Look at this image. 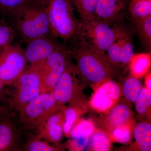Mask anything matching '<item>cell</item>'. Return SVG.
Listing matches in <instances>:
<instances>
[{
    "label": "cell",
    "instance_id": "1",
    "mask_svg": "<svg viewBox=\"0 0 151 151\" xmlns=\"http://www.w3.org/2000/svg\"><path fill=\"white\" fill-rule=\"evenodd\" d=\"M7 17L17 37L26 44L34 39L50 33L44 0H28Z\"/></svg>",
    "mask_w": 151,
    "mask_h": 151
},
{
    "label": "cell",
    "instance_id": "2",
    "mask_svg": "<svg viewBox=\"0 0 151 151\" xmlns=\"http://www.w3.org/2000/svg\"><path fill=\"white\" fill-rule=\"evenodd\" d=\"M74 42L73 48L68 50L76 62L82 81L97 86V88L116 76L117 68L111 64L106 53L98 52L79 41Z\"/></svg>",
    "mask_w": 151,
    "mask_h": 151
},
{
    "label": "cell",
    "instance_id": "3",
    "mask_svg": "<svg viewBox=\"0 0 151 151\" xmlns=\"http://www.w3.org/2000/svg\"><path fill=\"white\" fill-rule=\"evenodd\" d=\"M46 6L50 34L64 42L74 41L79 29L70 0H44Z\"/></svg>",
    "mask_w": 151,
    "mask_h": 151
},
{
    "label": "cell",
    "instance_id": "4",
    "mask_svg": "<svg viewBox=\"0 0 151 151\" xmlns=\"http://www.w3.org/2000/svg\"><path fill=\"white\" fill-rule=\"evenodd\" d=\"M79 29L76 40L102 53L118 38L127 32L120 27H112L99 19H79Z\"/></svg>",
    "mask_w": 151,
    "mask_h": 151
},
{
    "label": "cell",
    "instance_id": "5",
    "mask_svg": "<svg viewBox=\"0 0 151 151\" xmlns=\"http://www.w3.org/2000/svg\"><path fill=\"white\" fill-rule=\"evenodd\" d=\"M65 107L57 102L52 92H42L19 111L20 122L26 130L37 134L52 115Z\"/></svg>",
    "mask_w": 151,
    "mask_h": 151
},
{
    "label": "cell",
    "instance_id": "6",
    "mask_svg": "<svg viewBox=\"0 0 151 151\" xmlns=\"http://www.w3.org/2000/svg\"><path fill=\"white\" fill-rule=\"evenodd\" d=\"M81 77L76 66L70 61L52 91L57 102L81 108L84 111L85 100L81 89Z\"/></svg>",
    "mask_w": 151,
    "mask_h": 151
},
{
    "label": "cell",
    "instance_id": "7",
    "mask_svg": "<svg viewBox=\"0 0 151 151\" xmlns=\"http://www.w3.org/2000/svg\"><path fill=\"white\" fill-rule=\"evenodd\" d=\"M11 86L13 90L12 94H8L11 96L7 103L11 108L19 112L41 93L39 70L27 66Z\"/></svg>",
    "mask_w": 151,
    "mask_h": 151
},
{
    "label": "cell",
    "instance_id": "8",
    "mask_svg": "<svg viewBox=\"0 0 151 151\" xmlns=\"http://www.w3.org/2000/svg\"><path fill=\"white\" fill-rule=\"evenodd\" d=\"M68 49L60 45L39 70L41 92H51L70 61Z\"/></svg>",
    "mask_w": 151,
    "mask_h": 151
},
{
    "label": "cell",
    "instance_id": "9",
    "mask_svg": "<svg viewBox=\"0 0 151 151\" xmlns=\"http://www.w3.org/2000/svg\"><path fill=\"white\" fill-rule=\"evenodd\" d=\"M24 50L19 43H12L0 50V79L10 86L25 69Z\"/></svg>",
    "mask_w": 151,
    "mask_h": 151
},
{
    "label": "cell",
    "instance_id": "10",
    "mask_svg": "<svg viewBox=\"0 0 151 151\" xmlns=\"http://www.w3.org/2000/svg\"><path fill=\"white\" fill-rule=\"evenodd\" d=\"M122 94L119 84L110 79L96 88L89 101V106L97 112L106 113L119 102Z\"/></svg>",
    "mask_w": 151,
    "mask_h": 151
},
{
    "label": "cell",
    "instance_id": "11",
    "mask_svg": "<svg viewBox=\"0 0 151 151\" xmlns=\"http://www.w3.org/2000/svg\"><path fill=\"white\" fill-rule=\"evenodd\" d=\"M59 45L49 35L34 39L26 44L24 55L29 65L39 70Z\"/></svg>",
    "mask_w": 151,
    "mask_h": 151
},
{
    "label": "cell",
    "instance_id": "12",
    "mask_svg": "<svg viewBox=\"0 0 151 151\" xmlns=\"http://www.w3.org/2000/svg\"><path fill=\"white\" fill-rule=\"evenodd\" d=\"M64 110L57 111L52 115L47 120L36 137L55 145H58L64 135Z\"/></svg>",
    "mask_w": 151,
    "mask_h": 151
},
{
    "label": "cell",
    "instance_id": "13",
    "mask_svg": "<svg viewBox=\"0 0 151 151\" xmlns=\"http://www.w3.org/2000/svg\"><path fill=\"white\" fill-rule=\"evenodd\" d=\"M19 138L18 130L9 112L0 120V151L17 150Z\"/></svg>",
    "mask_w": 151,
    "mask_h": 151
},
{
    "label": "cell",
    "instance_id": "14",
    "mask_svg": "<svg viewBox=\"0 0 151 151\" xmlns=\"http://www.w3.org/2000/svg\"><path fill=\"white\" fill-rule=\"evenodd\" d=\"M127 5V0H97V19L109 24L116 19Z\"/></svg>",
    "mask_w": 151,
    "mask_h": 151
},
{
    "label": "cell",
    "instance_id": "15",
    "mask_svg": "<svg viewBox=\"0 0 151 151\" xmlns=\"http://www.w3.org/2000/svg\"><path fill=\"white\" fill-rule=\"evenodd\" d=\"M106 113L105 124L111 132L116 127L130 122L132 116V111L129 104L120 100Z\"/></svg>",
    "mask_w": 151,
    "mask_h": 151
},
{
    "label": "cell",
    "instance_id": "16",
    "mask_svg": "<svg viewBox=\"0 0 151 151\" xmlns=\"http://www.w3.org/2000/svg\"><path fill=\"white\" fill-rule=\"evenodd\" d=\"M151 64V52L134 54L129 63L131 76L139 78L148 72Z\"/></svg>",
    "mask_w": 151,
    "mask_h": 151
},
{
    "label": "cell",
    "instance_id": "17",
    "mask_svg": "<svg viewBox=\"0 0 151 151\" xmlns=\"http://www.w3.org/2000/svg\"><path fill=\"white\" fill-rule=\"evenodd\" d=\"M134 136L141 151L151 150L150 124L147 122H142L137 124L134 129Z\"/></svg>",
    "mask_w": 151,
    "mask_h": 151
},
{
    "label": "cell",
    "instance_id": "18",
    "mask_svg": "<svg viewBox=\"0 0 151 151\" xmlns=\"http://www.w3.org/2000/svg\"><path fill=\"white\" fill-rule=\"evenodd\" d=\"M129 9L131 19L134 22L151 16V0H131Z\"/></svg>",
    "mask_w": 151,
    "mask_h": 151
},
{
    "label": "cell",
    "instance_id": "19",
    "mask_svg": "<svg viewBox=\"0 0 151 151\" xmlns=\"http://www.w3.org/2000/svg\"><path fill=\"white\" fill-rule=\"evenodd\" d=\"M80 19H94L97 18L96 7L97 0H71Z\"/></svg>",
    "mask_w": 151,
    "mask_h": 151
},
{
    "label": "cell",
    "instance_id": "20",
    "mask_svg": "<svg viewBox=\"0 0 151 151\" xmlns=\"http://www.w3.org/2000/svg\"><path fill=\"white\" fill-rule=\"evenodd\" d=\"M83 111L81 108L71 105L65 107L63 111V134L65 137H70L71 131L79 122V117Z\"/></svg>",
    "mask_w": 151,
    "mask_h": 151
},
{
    "label": "cell",
    "instance_id": "21",
    "mask_svg": "<svg viewBox=\"0 0 151 151\" xmlns=\"http://www.w3.org/2000/svg\"><path fill=\"white\" fill-rule=\"evenodd\" d=\"M135 28L140 40L146 48H151V16L134 22Z\"/></svg>",
    "mask_w": 151,
    "mask_h": 151
},
{
    "label": "cell",
    "instance_id": "22",
    "mask_svg": "<svg viewBox=\"0 0 151 151\" xmlns=\"http://www.w3.org/2000/svg\"><path fill=\"white\" fill-rule=\"evenodd\" d=\"M142 88V83L139 78L131 76L124 81L122 93L128 102L134 103Z\"/></svg>",
    "mask_w": 151,
    "mask_h": 151
},
{
    "label": "cell",
    "instance_id": "23",
    "mask_svg": "<svg viewBox=\"0 0 151 151\" xmlns=\"http://www.w3.org/2000/svg\"><path fill=\"white\" fill-rule=\"evenodd\" d=\"M95 131L94 123L91 120H79L73 128L70 137L73 139L90 138Z\"/></svg>",
    "mask_w": 151,
    "mask_h": 151
},
{
    "label": "cell",
    "instance_id": "24",
    "mask_svg": "<svg viewBox=\"0 0 151 151\" xmlns=\"http://www.w3.org/2000/svg\"><path fill=\"white\" fill-rule=\"evenodd\" d=\"M134 103L138 113L142 116H147L151 110V91L142 87Z\"/></svg>",
    "mask_w": 151,
    "mask_h": 151
},
{
    "label": "cell",
    "instance_id": "25",
    "mask_svg": "<svg viewBox=\"0 0 151 151\" xmlns=\"http://www.w3.org/2000/svg\"><path fill=\"white\" fill-rule=\"evenodd\" d=\"M129 123L113 129L110 137L111 140L122 144L129 143L132 140V125Z\"/></svg>",
    "mask_w": 151,
    "mask_h": 151
},
{
    "label": "cell",
    "instance_id": "26",
    "mask_svg": "<svg viewBox=\"0 0 151 151\" xmlns=\"http://www.w3.org/2000/svg\"><path fill=\"white\" fill-rule=\"evenodd\" d=\"M91 138L92 150L108 151L111 149V139L104 132L94 131Z\"/></svg>",
    "mask_w": 151,
    "mask_h": 151
},
{
    "label": "cell",
    "instance_id": "27",
    "mask_svg": "<svg viewBox=\"0 0 151 151\" xmlns=\"http://www.w3.org/2000/svg\"><path fill=\"white\" fill-rule=\"evenodd\" d=\"M17 37L15 32L8 22H0V50L13 43Z\"/></svg>",
    "mask_w": 151,
    "mask_h": 151
},
{
    "label": "cell",
    "instance_id": "28",
    "mask_svg": "<svg viewBox=\"0 0 151 151\" xmlns=\"http://www.w3.org/2000/svg\"><path fill=\"white\" fill-rule=\"evenodd\" d=\"M127 33L128 32H126L124 35L118 38L116 41L114 42L106 51L108 60L114 67L117 68H120L121 47L125 36Z\"/></svg>",
    "mask_w": 151,
    "mask_h": 151
},
{
    "label": "cell",
    "instance_id": "29",
    "mask_svg": "<svg viewBox=\"0 0 151 151\" xmlns=\"http://www.w3.org/2000/svg\"><path fill=\"white\" fill-rule=\"evenodd\" d=\"M134 54V46L132 38L128 33L125 36L121 47L120 68H125L128 65Z\"/></svg>",
    "mask_w": 151,
    "mask_h": 151
},
{
    "label": "cell",
    "instance_id": "30",
    "mask_svg": "<svg viewBox=\"0 0 151 151\" xmlns=\"http://www.w3.org/2000/svg\"><path fill=\"white\" fill-rule=\"evenodd\" d=\"M24 150L27 151H57L62 150L61 149L50 145L47 142L35 137L31 139L25 145Z\"/></svg>",
    "mask_w": 151,
    "mask_h": 151
},
{
    "label": "cell",
    "instance_id": "31",
    "mask_svg": "<svg viewBox=\"0 0 151 151\" xmlns=\"http://www.w3.org/2000/svg\"><path fill=\"white\" fill-rule=\"evenodd\" d=\"M28 0H0V12L7 17Z\"/></svg>",
    "mask_w": 151,
    "mask_h": 151
},
{
    "label": "cell",
    "instance_id": "32",
    "mask_svg": "<svg viewBox=\"0 0 151 151\" xmlns=\"http://www.w3.org/2000/svg\"><path fill=\"white\" fill-rule=\"evenodd\" d=\"M91 137L72 139L67 143V147L71 151L83 150L88 145Z\"/></svg>",
    "mask_w": 151,
    "mask_h": 151
},
{
    "label": "cell",
    "instance_id": "33",
    "mask_svg": "<svg viewBox=\"0 0 151 151\" xmlns=\"http://www.w3.org/2000/svg\"><path fill=\"white\" fill-rule=\"evenodd\" d=\"M4 85L0 79V102H7V93Z\"/></svg>",
    "mask_w": 151,
    "mask_h": 151
},
{
    "label": "cell",
    "instance_id": "34",
    "mask_svg": "<svg viewBox=\"0 0 151 151\" xmlns=\"http://www.w3.org/2000/svg\"><path fill=\"white\" fill-rule=\"evenodd\" d=\"M145 87L151 91V72L147 74L145 80Z\"/></svg>",
    "mask_w": 151,
    "mask_h": 151
},
{
    "label": "cell",
    "instance_id": "35",
    "mask_svg": "<svg viewBox=\"0 0 151 151\" xmlns=\"http://www.w3.org/2000/svg\"><path fill=\"white\" fill-rule=\"evenodd\" d=\"M9 112L8 108L6 106L0 105V120L6 113Z\"/></svg>",
    "mask_w": 151,
    "mask_h": 151
},
{
    "label": "cell",
    "instance_id": "36",
    "mask_svg": "<svg viewBox=\"0 0 151 151\" xmlns=\"http://www.w3.org/2000/svg\"><path fill=\"white\" fill-rule=\"evenodd\" d=\"M70 1H71V0H70ZM71 2H72V1H71Z\"/></svg>",
    "mask_w": 151,
    "mask_h": 151
},
{
    "label": "cell",
    "instance_id": "37",
    "mask_svg": "<svg viewBox=\"0 0 151 151\" xmlns=\"http://www.w3.org/2000/svg\"></svg>",
    "mask_w": 151,
    "mask_h": 151
}]
</instances>
